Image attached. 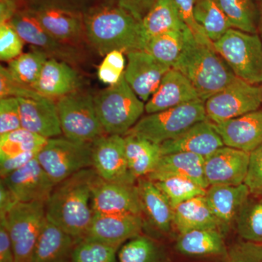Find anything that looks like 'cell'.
<instances>
[{"label": "cell", "instance_id": "cell-20", "mask_svg": "<svg viewBox=\"0 0 262 262\" xmlns=\"http://www.w3.org/2000/svg\"><path fill=\"white\" fill-rule=\"evenodd\" d=\"M213 125L225 146L251 154L262 144L261 110Z\"/></svg>", "mask_w": 262, "mask_h": 262}, {"label": "cell", "instance_id": "cell-24", "mask_svg": "<svg viewBox=\"0 0 262 262\" xmlns=\"http://www.w3.org/2000/svg\"><path fill=\"white\" fill-rule=\"evenodd\" d=\"M80 84V76L72 65L48 58L33 89L56 101L78 91Z\"/></svg>", "mask_w": 262, "mask_h": 262}, {"label": "cell", "instance_id": "cell-29", "mask_svg": "<svg viewBox=\"0 0 262 262\" xmlns=\"http://www.w3.org/2000/svg\"><path fill=\"white\" fill-rule=\"evenodd\" d=\"M174 0H158L141 21L143 50L151 38L168 31L187 29Z\"/></svg>", "mask_w": 262, "mask_h": 262}, {"label": "cell", "instance_id": "cell-21", "mask_svg": "<svg viewBox=\"0 0 262 262\" xmlns=\"http://www.w3.org/2000/svg\"><path fill=\"white\" fill-rule=\"evenodd\" d=\"M251 194L245 183L237 186H211L207 189V203L224 235L235 225L239 212Z\"/></svg>", "mask_w": 262, "mask_h": 262}, {"label": "cell", "instance_id": "cell-43", "mask_svg": "<svg viewBox=\"0 0 262 262\" xmlns=\"http://www.w3.org/2000/svg\"><path fill=\"white\" fill-rule=\"evenodd\" d=\"M18 98H0V136L21 128Z\"/></svg>", "mask_w": 262, "mask_h": 262}, {"label": "cell", "instance_id": "cell-26", "mask_svg": "<svg viewBox=\"0 0 262 262\" xmlns=\"http://www.w3.org/2000/svg\"><path fill=\"white\" fill-rule=\"evenodd\" d=\"M77 241L46 220L29 262H71Z\"/></svg>", "mask_w": 262, "mask_h": 262}, {"label": "cell", "instance_id": "cell-47", "mask_svg": "<svg viewBox=\"0 0 262 262\" xmlns=\"http://www.w3.org/2000/svg\"><path fill=\"white\" fill-rule=\"evenodd\" d=\"M29 8H58L84 14L95 5L99 4V0H27Z\"/></svg>", "mask_w": 262, "mask_h": 262}, {"label": "cell", "instance_id": "cell-46", "mask_svg": "<svg viewBox=\"0 0 262 262\" xmlns=\"http://www.w3.org/2000/svg\"><path fill=\"white\" fill-rule=\"evenodd\" d=\"M223 262H262V244L241 241L228 248Z\"/></svg>", "mask_w": 262, "mask_h": 262}, {"label": "cell", "instance_id": "cell-50", "mask_svg": "<svg viewBox=\"0 0 262 262\" xmlns=\"http://www.w3.org/2000/svg\"><path fill=\"white\" fill-rule=\"evenodd\" d=\"M158 0H118L117 5L141 22Z\"/></svg>", "mask_w": 262, "mask_h": 262}, {"label": "cell", "instance_id": "cell-19", "mask_svg": "<svg viewBox=\"0 0 262 262\" xmlns=\"http://www.w3.org/2000/svg\"><path fill=\"white\" fill-rule=\"evenodd\" d=\"M20 106L22 128L46 139L62 134L56 101L41 96L37 98H17Z\"/></svg>", "mask_w": 262, "mask_h": 262}, {"label": "cell", "instance_id": "cell-37", "mask_svg": "<svg viewBox=\"0 0 262 262\" xmlns=\"http://www.w3.org/2000/svg\"><path fill=\"white\" fill-rule=\"evenodd\" d=\"M232 28L258 34V9L253 0H218Z\"/></svg>", "mask_w": 262, "mask_h": 262}, {"label": "cell", "instance_id": "cell-2", "mask_svg": "<svg viewBox=\"0 0 262 262\" xmlns=\"http://www.w3.org/2000/svg\"><path fill=\"white\" fill-rule=\"evenodd\" d=\"M83 16L88 43L101 56L143 50L141 22L121 7L99 3Z\"/></svg>", "mask_w": 262, "mask_h": 262}, {"label": "cell", "instance_id": "cell-49", "mask_svg": "<svg viewBox=\"0 0 262 262\" xmlns=\"http://www.w3.org/2000/svg\"><path fill=\"white\" fill-rule=\"evenodd\" d=\"M39 152L22 153L16 156L11 157L5 160H0V175L1 179L5 178L7 176L13 173L15 170H18L24 165H27L31 160L37 157Z\"/></svg>", "mask_w": 262, "mask_h": 262}, {"label": "cell", "instance_id": "cell-27", "mask_svg": "<svg viewBox=\"0 0 262 262\" xmlns=\"http://www.w3.org/2000/svg\"><path fill=\"white\" fill-rule=\"evenodd\" d=\"M138 192L142 212L160 232L168 233L173 226V208L166 196L150 179H137Z\"/></svg>", "mask_w": 262, "mask_h": 262}, {"label": "cell", "instance_id": "cell-16", "mask_svg": "<svg viewBox=\"0 0 262 262\" xmlns=\"http://www.w3.org/2000/svg\"><path fill=\"white\" fill-rule=\"evenodd\" d=\"M1 182L21 203H46L56 186L37 157L22 168L1 179Z\"/></svg>", "mask_w": 262, "mask_h": 262}, {"label": "cell", "instance_id": "cell-4", "mask_svg": "<svg viewBox=\"0 0 262 262\" xmlns=\"http://www.w3.org/2000/svg\"><path fill=\"white\" fill-rule=\"evenodd\" d=\"M96 113L106 134L124 136L140 120L145 103L130 89L125 76L94 96Z\"/></svg>", "mask_w": 262, "mask_h": 262}, {"label": "cell", "instance_id": "cell-56", "mask_svg": "<svg viewBox=\"0 0 262 262\" xmlns=\"http://www.w3.org/2000/svg\"><path fill=\"white\" fill-rule=\"evenodd\" d=\"M260 90H261V96H262V83L261 84V86H259Z\"/></svg>", "mask_w": 262, "mask_h": 262}, {"label": "cell", "instance_id": "cell-44", "mask_svg": "<svg viewBox=\"0 0 262 262\" xmlns=\"http://www.w3.org/2000/svg\"><path fill=\"white\" fill-rule=\"evenodd\" d=\"M179 15L184 24L192 32L193 37L198 42L214 48L213 43L207 36L204 29L196 22L194 17V0H174Z\"/></svg>", "mask_w": 262, "mask_h": 262}, {"label": "cell", "instance_id": "cell-55", "mask_svg": "<svg viewBox=\"0 0 262 262\" xmlns=\"http://www.w3.org/2000/svg\"><path fill=\"white\" fill-rule=\"evenodd\" d=\"M100 3L106 5H117L118 0H99Z\"/></svg>", "mask_w": 262, "mask_h": 262}, {"label": "cell", "instance_id": "cell-22", "mask_svg": "<svg viewBox=\"0 0 262 262\" xmlns=\"http://www.w3.org/2000/svg\"><path fill=\"white\" fill-rule=\"evenodd\" d=\"M225 146L213 123L208 120L198 122L175 139L160 144L162 155L193 153L204 159Z\"/></svg>", "mask_w": 262, "mask_h": 262}, {"label": "cell", "instance_id": "cell-10", "mask_svg": "<svg viewBox=\"0 0 262 262\" xmlns=\"http://www.w3.org/2000/svg\"><path fill=\"white\" fill-rule=\"evenodd\" d=\"M262 96L259 86L238 77L205 101L207 118L221 123L259 110Z\"/></svg>", "mask_w": 262, "mask_h": 262}, {"label": "cell", "instance_id": "cell-13", "mask_svg": "<svg viewBox=\"0 0 262 262\" xmlns=\"http://www.w3.org/2000/svg\"><path fill=\"white\" fill-rule=\"evenodd\" d=\"M91 207L94 214L143 213L135 184L107 182L98 176L93 185Z\"/></svg>", "mask_w": 262, "mask_h": 262}, {"label": "cell", "instance_id": "cell-3", "mask_svg": "<svg viewBox=\"0 0 262 262\" xmlns=\"http://www.w3.org/2000/svg\"><path fill=\"white\" fill-rule=\"evenodd\" d=\"M173 68L187 77L204 102L237 78L214 48L198 42L190 31Z\"/></svg>", "mask_w": 262, "mask_h": 262}, {"label": "cell", "instance_id": "cell-17", "mask_svg": "<svg viewBox=\"0 0 262 262\" xmlns=\"http://www.w3.org/2000/svg\"><path fill=\"white\" fill-rule=\"evenodd\" d=\"M144 228L141 215L133 213H95L84 238L120 247L124 242L140 235Z\"/></svg>", "mask_w": 262, "mask_h": 262}, {"label": "cell", "instance_id": "cell-14", "mask_svg": "<svg viewBox=\"0 0 262 262\" xmlns=\"http://www.w3.org/2000/svg\"><path fill=\"white\" fill-rule=\"evenodd\" d=\"M250 153L224 146L205 159L204 173L208 186L244 184L250 165Z\"/></svg>", "mask_w": 262, "mask_h": 262}, {"label": "cell", "instance_id": "cell-12", "mask_svg": "<svg viewBox=\"0 0 262 262\" xmlns=\"http://www.w3.org/2000/svg\"><path fill=\"white\" fill-rule=\"evenodd\" d=\"M93 168L107 182L134 184L129 171L124 136L105 134L92 142Z\"/></svg>", "mask_w": 262, "mask_h": 262}, {"label": "cell", "instance_id": "cell-18", "mask_svg": "<svg viewBox=\"0 0 262 262\" xmlns=\"http://www.w3.org/2000/svg\"><path fill=\"white\" fill-rule=\"evenodd\" d=\"M29 8L43 28L60 42L78 48L88 43L82 13L58 8Z\"/></svg>", "mask_w": 262, "mask_h": 262}, {"label": "cell", "instance_id": "cell-54", "mask_svg": "<svg viewBox=\"0 0 262 262\" xmlns=\"http://www.w3.org/2000/svg\"><path fill=\"white\" fill-rule=\"evenodd\" d=\"M258 34L262 40V0H259L258 8Z\"/></svg>", "mask_w": 262, "mask_h": 262}, {"label": "cell", "instance_id": "cell-32", "mask_svg": "<svg viewBox=\"0 0 262 262\" xmlns=\"http://www.w3.org/2000/svg\"><path fill=\"white\" fill-rule=\"evenodd\" d=\"M194 13L196 22L213 43L232 28L218 0H194Z\"/></svg>", "mask_w": 262, "mask_h": 262}, {"label": "cell", "instance_id": "cell-34", "mask_svg": "<svg viewBox=\"0 0 262 262\" xmlns=\"http://www.w3.org/2000/svg\"><path fill=\"white\" fill-rule=\"evenodd\" d=\"M49 57L40 50L32 47V51L22 53L8 62V71L19 83L32 89L39 78L43 66Z\"/></svg>", "mask_w": 262, "mask_h": 262}, {"label": "cell", "instance_id": "cell-48", "mask_svg": "<svg viewBox=\"0 0 262 262\" xmlns=\"http://www.w3.org/2000/svg\"><path fill=\"white\" fill-rule=\"evenodd\" d=\"M245 184L252 195L262 196V144L250 155V165Z\"/></svg>", "mask_w": 262, "mask_h": 262}, {"label": "cell", "instance_id": "cell-8", "mask_svg": "<svg viewBox=\"0 0 262 262\" xmlns=\"http://www.w3.org/2000/svg\"><path fill=\"white\" fill-rule=\"evenodd\" d=\"M37 158L56 185L80 170L93 168L92 142L52 138L48 139Z\"/></svg>", "mask_w": 262, "mask_h": 262}, {"label": "cell", "instance_id": "cell-39", "mask_svg": "<svg viewBox=\"0 0 262 262\" xmlns=\"http://www.w3.org/2000/svg\"><path fill=\"white\" fill-rule=\"evenodd\" d=\"M154 182L173 209L184 202L206 194V189L186 179L172 177Z\"/></svg>", "mask_w": 262, "mask_h": 262}, {"label": "cell", "instance_id": "cell-9", "mask_svg": "<svg viewBox=\"0 0 262 262\" xmlns=\"http://www.w3.org/2000/svg\"><path fill=\"white\" fill-rule=\"evenodd\" d=\"M45 202H18L5 217L11 239L15 262H29L43 226L46 223Z\"/></svg>", "mask_w": 262, "mask_h": 262}, {"label": "cell", "instance_id": "cell-33", "mask_svg": "<svg viewBox=\"0 0 262 262\" xmlns=\"http://www.w3.org/2000/svg\"><path fill=\"white\" fill-rule=\"evenodd\" d=\"M189 31H190L189 29L184 31H168L158 34L146 42L144 51L173 68L184 49Z\"/></svg>", "mask_w": 262, "mask_h": 262}, {"label": "cell", "instance_id": "cell-31", "mask_svg": "<svg viewBox=\"0 0 262 262\" xmlns=\"http://www.w3.org/2000/svg\"><path fill=\"white\" fill-rule=\"evenodd\" d=\"M224 234L219 229H198L181 234L176 243V249L190 256H224L228 248Z\"/></svg>", "mask_w": 262, "mask_h": 262}, {"label": "cell", "instance_id": "cell-41", "mask_svg": "<svg viewBox=\"0 0 262 262\" xmlns=\"http://www.w3.org/2000/svg\"><path fill=\"white\" fill-rule=\"evenodd\" d=\"M125 53L120 51H113L103 58L98 67V79L103 83L113 85L120 80L126 68Z\"/></svg>", "mask_w": 262, "mask_h": 262}, {"label": "cell", "instance_id": "cell-52", "mask_svg": "<svg viewBox=\"0 0 262 262\" xmlns=\"http://www.w3.org/2000/svg\"><path fill=\"white\" fill-rule=\"evenodd\" d=\"M0 262H15L11 239L3 221L0 222Z\"/></svg>", "mask_w": 262, "mask_h": 262}, {"label": "cell", "instance_id": "cell-6", "mask_svg": "<svg viewBox=\"0 0 262 262\" xmlns=\"http://www.w3.org/2000/svg\"><path fill=\"white\" fill-rule=\"evenodd\" d=\"M213 46L236 77L251 84L262 83V40L258 34L231 28Z\"/></svg>", "mask_w": 262, "mask_h": 262}, {"label": "cell", "instance_id": "cell-30", "mask_svg": "<svg viewBox=\"0 0 262 262\" xmlns=\"http://www.w3.org/2000/svg\"><path fill=\"white\" fill-rule=\"evenodd\" d=\"M173 225L179 234L198 229H219L206 195L184 202L173 209Z\"/></svg>", "mask_w": 262, "mask_h": 262}, {"label": "cell", "instance_id": "cell-42", "mask_svg": "<svg viewBox=\"0 0 262 262\" xmlns=\"http://www.w3.org/2000/svg\"><path fill=\"white\" fill-rule=\"evenodd\" d=\"M24 41L10 23L0 24V59L10 62L20 56Z\"/></svg>", "mask_w": 262, "mask_h": 262}, {"label": "cell", "instance_id": "cell-51", "mask_svg": "<svg viewBox=\"0 0 262 262\" xmlns=\"http://www.w3.org/2000/svg\"><path fill=\"white\" fill-rule=\"evenodd\" d=\"M27 6V0H0V24L10 23L19 10Z\"/></svg>", "mask_w": 262, "mask_h": 262}, {"label": "cell", "instance_id": "cell-23", "mask_svg": "<svg viewBox=\"0 0 262 262\" xmlns=\"http://www.w3.org/2000/svg\"><path fill=\"white\" fill-rule=\"evenodd\" d=\"M198 100L201 99L192 83L179 71L171 68L146 102L145 112L148 115L156 113Z\"/></svg>", "mask_w": 262, "mask_h": 262}, {"label": "cell", "instance_id": "cell-7", "mask_svg": "<svg viewBox=\"0 0 262 262\" xmlns=\"http://www.w3.org/2000/svg\"><path fill=\"white\" fill-rule=\"evenodd\" d=\"M62 134L70 140L91 143L106 134L95 108L94 96L80 90L56 101Z\"/></svg>", "mask_w": 262, "mask_h": 262}, {"label": "cell", "instance_id": "cell-1", "mask_svg": "<svg viewBox=\"0 0 262 262\" xmlns=\"http://www.w3.org/2000/svg\"><path fill=\"white\" fill-rule=\"evenodd\" d=\"M97 176L93 168L77 172L56 184L46 202L47 220L77 242L85 237L94 217L91 196Z\"/></svg>", "mask_w": 262, "mask_h": 262}, {"label": "cell", "instance_id": "cell-28", "mask_svg": "<svg viewBox=\"0 0 262 262\" xmlns=\"http://www.w3.org/2000/svg\"><path fill=\"white\" fill-rule=\"evenodd\" d=\"M124 140L131 175L137 180L151 173L163 156L160 144L132 134L124 136Z\"/></svg>", "mask_w": 262, "mask_h": 262}, {"label": "cell", "instance_id": "cell-15", "mask_svg": "<svg viewBox=\"0 0 262 262\" xmlns=\"http://www.w3.org/2000/svg\"><path fill=\"white\" fill-rule=\"evenodd\" d=\"M126 56L125 80L138 97L147 102L171 67L158 61L144 50L128 52Z\"/></svg>", "mask_w": 262, "mask_h": 262}, {"label": "cell", "instance_id": "cell-36", "mask_svg": "<svg viewBox=\"0 0 262 262\" xmlns=\"http://www.w3.org/2000/svg\"><path fill=\"white\" fill-rule=\"evenodd\" d=\"M48 139L26 130L7 133L0 136V160H5L22 153L39 152Z\"/></svg>", "mask_w": 262, "mask_h": 262}, {"label": "cell", "instance_id": "cell-40", "mask_svg": "<svg viewBox=\"0 0 262 262\" xmlns=\"http://www.w3.org/2000/svg\"><path fill=\"white\" fill-rule=\"evenodd\" d=\"M118 248L98 241L83 238L75 244L71 262H117Z\"/></svg>", "mask_w": 262, "mask_h": 262}, {"label": "cell", "instance_id": "cell-38", "mask_svg": "<svg viewBox=\"0 0 262 262\" xmlns=\"http://www.w3.org/2000/svg\"><path fill=\"white\" fill-rule=\"evenodd\" d=\"M165 258L159 245L143 235L129 239L118 253V262H164Z\"/></svg>", "mask_w": 262, "mask_h": 262}, {"label": "cell", "instance_id": "cell-45", "mask_svg": "<svg viewBox=\"0 0 262 262\" xmlns=\"http://www.w3.org/2000/svg\"><path fill=\"white\" fill-rule=\"evenodd\" d=\"M42 96L34 89L19 83L6 67H0V98H37Z\"/></svg>", "mask_w": 262, "mask_h": 262}, {"label": "cell", "instance_id": "cell-5", "mask_svg": "<svg viewBox=\"0 0 262 262\" xmlns=\"http://www.w3.org/2000/svg\"><path fill=\"white\" fill-rule=\"evenodd\" d=\"M206 120L208 118L205 102L198 100L149 114L141 118L126 134L139 136L160 145L180 136L194 124Z\"/></svg>", "mask_w": 262, "mask_h": 262}, {"label": "cell", "instance_id": "cell-11", "mask_svg": "<svg viewBox=\"0 0 262 262\" xmlns=\"http://www.w3.org/2000/svg\"><path fill=\"white\" fill-rule=\"evenodd\" d=\"M10 24L24 42L44 52L49 58L77 65L84 56L81 48L58 41L47 32L29 6L19 10Z\"/></svg>", "mask_w": 262, "mask_h": 262}, {"label": "cell", "instance_id": "cell-25", "mask_svg": "<svg viewBox=\"0 0 262 262\" xmlns=\"http://www.w3.org/2000/svg\"><path fill=\"white\" fill-rule=\"evenodd\" d=\"M205 159L189 152H176L163 155L155 170L146 176L152 182L179 177L196 183L201 187H209L204 173Z\"/></svg>", "mask_w": 262, "mask_h": 262}, {"label": "cell", "instance_id": "cell-53", "mask_svg": "<svg viewBox=\"0 0 262 262\" xmlns=\"http://www.w3.org/2000/svg\"><path fill=\"white\" fill-rule=\"evenodd\" d=\"M18 200L9 189L1 182L0 184V218L5 217L18 203Z\"/></svg>", "mask_w": 262, "mask_h": 262}, {"label": "cell", "instance_id": "cell-35", "mask_svg": "<svg viewBox=\"0 0 262 262\" xmlns=\"http://www.w3.org/2000/svg\"><path fill=\"white\" fill-rule=\"evenodd\" d=\"M235 226L244 241L262 244V196L251 194L239 212Z\"/></svg>", "mask_w": 262, "mask_h": 262}]
</instances>
